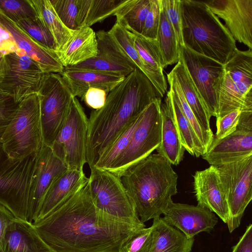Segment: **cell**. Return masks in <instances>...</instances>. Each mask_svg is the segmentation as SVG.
<instances>
[{"label": "cell", "instance_id": "49", "mask_svg": "<svg viewBox=\"0 0 252 252\" xmlns=\"http://www.w3.org/2000/svg\"><path fill=\"white\" fill-rule=\"evenodd\" d=\"M16 218L8 209L0 204V242L8 226Z\"/></svg>", "mask_w": 252, "mask_h": 252}, {"label": "cell", "instance_id": "28", "mask_svg": "<svg viewBox=\"0 0 252 252\" xmlns=\"http://www.w3.org/2000/svg\"><path fill=\"white\" fill-rule=\"evenodd\" d=\"M153 239L150 252H190L194 238H188L162 218L153 220Z\"/></svg>", "mask_w": 252, "mask_h": 252}, {"label": "cell", "instance_id": "1", "mask_svg": "<svg viewBox=\"0 0 252 252\" xmlns=\"http://www.w3.org/2000/svg\"><path fill=\"white\" fill-rule=\"evenodd\" d=\"M32 223L54 252H120L124 242L143 228L98 209L89 179L46 217Z\"/></svg>", "mask_w": 252, "mask_h": 252}, {"label": "cell", "instance_id": "21", "mask_svg": "<svg viewBox=\"0 0 252 252\" xmlns=\"http://www.w3.org/2000/svg\"><path fill=\"white\" fill-rule=\"evenodd\" d=\"M0 22L11 32L20 50L36 62L44 73L61 74L64 69L57 52L37 42L29 34L0 12Z\"/></svg>", "mask_w": 252, "mask_h": 252}, {"label": "cell", "instance_id": "8", "mask_svg": "<svg viewBox=\"0 0 252 252\" xmlns=\"http://www.w3.org/2000/svg\"><path fill=\"white\" fill-rule=\"evenodd\" d=\"M161 99H157L141 112L139 122L123 153L108 171L121 177L129 167L146 158L161 142Z\"/></svg>", "mask_w": 252, "mask_h": 252}, {"label": "cell", "instance_id": "46", "mask_svg": "<svg viewBox=\"0 0 252 252\" xmlns=\"http://www.w3.org/2000/svg\"><path fill=\"white\" fill-rule=\"evenodd\" d=\"M107 93L104 90L92 88L85 94L83 99L86 104L94 110L101 108L104 105Z\"/></svg>", "mask_w": 252, "mask_h": 252}, {"label": "cell", "instance_id": "39", "mask_svg": "<svg viewBox=\"0 0 252 252\" xmlns=\"http://www.w3.org/2000/svg\"><path fill=\"white\" fill-rule=\"evenodd\" d=\"M0 12L15 23L38 16L30 0H0Z\"/></svg>", "mask_w": 252, "mask_h": 252}, {"label": "cell", "instance_id": "43", "mask_svg": "<svg viewBox=\"0 0 252 252\" xmlns=\"http://www.w3.org/2000/svg\"><path fill=\"white\" fill-rule=\"evenodd\" d=\"M161 0H150V8L145 21L141 35L157 39L160 19Z\"/></svg>", "mask_w": 252, "mask_h": 252}, {"label": "cell", "instance_id": "22", "mask_svg": "<svg viewBox=\"0 0 252 252\" xmlns=\"http://www.w3.org/2000/svg\"><path fill=\"white\" fill-rule=\"evenodd\" d=\"M0 252H54L38 234L32 223L16 218L0 242Z\"/></svg>", "mask_w": 252, "mask_h": 252}, {"label": "cell", "instance_id": "27", "mask_svg": "<svg viewBox=\"0 0 252 252\" xmlns=\"http://www.w3.org/2000/svg\"><path fill=\"white\" fill-rule=\"evenodd\" d=\"M171 71L175 76L187 103L202 128L213 137L210 124L211 117L180 56L179 62Z\"/></svg>", "mask_w": 252, "mask_h": 252}, {"label": "cell", "instance_id": "37", "mask_svg": "<svg viewBox=\"0 0 252 252\" xmlns=\"http://www.w3.org/2000/svg\"><path fill=\"white\" fill-rule=\"evenodd\" d=\"M133 34L134 48L142 60L155 71L163 74L165 66L157 40L146 38L141 34Z\"/></svg>", "mask_w": 252, "mask_h": 252}, {"label": "cell", "instance_id": "40", "mask_svg": "<svg viewBox=\"0 0 252 252\" xmlns=\"http://www.w3.org/2000/svg\"><path fill=\"white\" fill-rule=\"evenodd\" d=\"M153 239V227L137 230L123 244L120 252H150Z\"/></svg>", "mask_w": 252, "mask_h": 252}, {"label": "cell", "instance_id": "42", "mask_svg": "<svg viewBox=\"0 0 252 252\" xmlns=\"http://www.w3.org/2000/svg\"><path fill=\"white\" fill-rule=\"evenodd\" d=\"M161 3L166 18L174 30L179 46H184L181 0H161Z\"/></svg>", "mask_w": 252, "mask_h": 252}, {"label": "cell", "instance_id": "3", "mask_svg": "<svg viewBox=\"0 0 252 252\" xmlns=\"http://www.w3.org/2000/svg\"><path fill=\"white\" fill-rule=\"evenodd\" d=\"M178 175L171 164L151 154L121 176L127 195L142 222L160 217L177 193Z\"/></svg>", "mask_w": 252, "mask_h": 252}, {"label": "cell", "instance_id": "45", "mask_svg": "<svg viewBox=\"0 0 252 252\" xmlns=\"http://www.w3.org/2000/svg\"><path fill=\"white\" fill-rule=\"evenodd\" d=\"M19 102H15L10 96L0 100V143L7 127L15 115Z\"/></svg>", "mask_w": 252, "mask_h": 252}, {"label": "cell", "instance_id": "14", "mask_svg": "<svg viewBox=\"0 0 252 252\" xmlns=\"http://www.w3.org/2000/svg\"><path fill=\"white\" fill-rule=\"evenodd\" d=\"M67 169L51 148L43 144L36 159L30 187L27 210V220L29 222L36 220L50 187Z\"/></svg>", "mask_w": 252, "mask_h": 252}, {"label": "cell", "instance_id": "36", "mask_svg": "<svg viewBox=\"0 0 252 252\" xmlns=\"http://www.w3.org/2000/svg\"><path fill=\"white\" fill-rule=\"evenodd\" d=\"M167 81L175 94L178 103L184 115L191 125L193 131L206 153L213 137L208 134L198 123L195 115L187 103L180 85L173 73L171 71L167 74Z\"/></svg>", "mask_w": 252, "mask_h": 252}, {"label": "cell", "instance_id": "38", "mask_svg": "<svg viewBox=\"0 0 252 252\" xmlns=\"http://www.w3.org/2000/svg\"><path fill=\"white\" fill-rule=\"evenodd\" d=\"M16 24L37 42L58 53L59 48L54 37L38 16L21 20Z\"/></svg>", "mask_w": 252, "mask_h": 252}, {"label": "cell", "instance_id": "9", "mask_svg": "<svg viewBox=\"0 0 252 252\" xmlns=\"http://www.w3.org/2000/svg\"><path fill=\"white\" fill-rule=\"evenodd\" d=\"M89 180L93 200L98 209L126 223L146 227L120 177L108 171L93 168Z\"/></svg>", "mask_w": 252, "mask_h": 252}, {"label": "cell", "instance_id": "44", "mask_svg": "<svg viewBox=\"0 0 252 252\" xmlns=\"http://www.w3.org/2000/svg\"><path fill=\"white\" fill-rule=\"evenodd\" d=\"M241 113L240 109H236L222 117L216 118L217 131L213 137L221 139L234 131L237 126Z\"/></svg>", "mask_w": 252, "mask_h": 252}, {"label": "cell", "instance_id": "2", "mask_svg": "<svg viewBox=\"0 0 252 252\" xmlns=\"http://www.w3.org/2000/svg\"><path fill=\"white\" fill-rule=\"evenodd\" d=\"M162 97L138 68L109 92L104 106L92 111L88 119L86 158L90 169L131 122Z\"/></svg>", "mask_w": 252, "mask_h": 252}, {"label": "cell", "instance_id": "41", "mask_svg": "<svg viewBox=\"0 0 252 252\" xmlns=\"http://www.w3.org/2000/svg\"><path fill=\"white\" fill-rule=\"evenodd\" d=\"M49 0L58 16L67 28L72 31L78 29L77 0Z\"/></svg>", "mask_w": 252, "mask_h": 252}, {"label": "cell", "instance_id": "20", "mask_svg": "<svg viewBox=\"0 0 252 252\" xmlns=\"http://www.w3.org/2000/svg\"><path fill=\"white\" fill-rule=\"evenodd\" d=\"M252 84L233 82L224 68L214 84L218 116L240 109L241 112L252 111Z\"/></svg>", "mask_w": 252, "mask_h": 252}, {"label": "cell", "instance_id": "33", "mask_svg": "<svg viewBox=\"0 0 252 252\" xmlns=\"http://www.w3.org/2000/svg\"><path fill=\"white\" fill-rule=\"evenodd\" d=\"M30 0L38 16L54 37L59 51L71 38L74 31L69 29L62 23L49 0Z\"/></svg>", "mask_w": 252, "mask_h": 252}, {"label": "cell", "instance_id": "48", "mask_svg": "<svg viewBox=\"0 0 252 252\" xmlns=\"http://www.w3.org/2000/svg\"><path fill=\"white\" fill-rule=\"evenodd\" d=\"M231 252H252V224L248 225Z\"/></svg>", "mask_w": 252, "mask_h": 252}, {"label": "cell", "instance_id": "32", "mask_svg": "<svg viewBox=\"0 0 252 252\" xmlns=\"http://www.w3.org/2000/svg\"><path fill=\"white\" fill-rule=\"evenodd\" d=\"M150 8V0H126L114 14L116 23L133 33L141 34Z\"/></svg>", "mask_w": 252, "mask_h": 252}, {"label": "cell", "instance_id": "17", "mask_svg": "<svg viewBox=\"0 0 252 252\" xmlns=\"http://www.w3.org/2000/svg\"><path fill=\"white\" fill-rule=\"evenodd\" d=\"M204 1L215 15L224 20L234 39L252 50V0Z\"/></svg>", "mask_w": 252, "mask_h": 252}, {"label": "cell", "instance_id": "15", "mask_svg": "<svg viewBox=\"0 0 252 252\" xmlns=\"http://www.w3.org/2000/svg\"><path fill=\"white\" fill-rule=\"evenodd\" d=\"M180 56L197 88L210 117L218 116L214 84L223 65L186 46H179Z\"/></svg>", "mask_w": 252, "mask_h": 252}, {"label": "cell", "instance_id": "5", "mask_svg": "<svg viewBox=\"0 0 252 252\" xmlns=\"http://www.w3.org/2000/svg\"><path fill=\"white\" fill-rule=\"evenodd\" d=\"M1 144L5 152L13 158L39 153L43 142L37 94H30L19 102L15 115L2 136Z\"/></svg>", "mask_w": 252, "mask_h": 252}, {"label": "cell", "instance_id": "4", "mask_svg": "<svg viewBox=\"0 0 252 252\" xmlns=\"http://www.w3.org/2000/svg\"><path fill=\"white\" fill-rule=\"evenodd\" d=\"M182 38L190 50L224 64L236 41L204 1L181 0Z\"/></svg>", "mask_w": 252, "mask_h": 252}, {"label": "cell", "instance_id": "7", "mask_svg": "<svg viewBox=\"0 0 252 252\" xmlns=\"http://www.w3.org/2000/svg\"><path fill=\"white\" fill-rule=\"evenodd\" d=\"M37 95L43 144L51 147L67 115L71 92L59 73H45Z\"/></svg>", "mask_w": 252, "mask_h": 252}, {"label": "cell", "instance_id": "35", "mask_svg": "<svg viewBox=\"0 0 252 252\" xmlns=\"http://www.w3.org/2000/svg\"><path fill=\"white\" fill-rule=\"evenodd\" d=\"M141 113L131 122L109 148L100 156L93 168L106 171H108L110 169L116 159L126 148L139 122Z\"/></svg>", "mask_w": 252, "mask_h": 252}, {"label": "cell", "instance_id": "12", "mask_svg": "<svg viewBox=\"0 0 252 252\" xmlns=\"http://www.w3.org/2000/svg\"><path fill=\"white\" fill-rule=\"evenodd\" d=\"M216 167L228 207L226 224L232 233L239 226L245 210L252 199V155Z\"/></svg>", "mask_w": 252, "mask_h": 252}, {"label": "cell", "instance_id": "29", "mask_svg": "<svg viewBox=\"0 0 252 252\" xmlns=\"http://www.w3.org/2000/svg\"><path fill=\"white\" fill-rule=\"evenodd\" d=\"M128 57L151 81L160 95L167 91V83L163 74L158 73L148 66L134 48V34L115 22L108 31Z\"/></svg>", "mask_w": 252, "mask_h": 252}, {"label": "cell", "instance_id": "30", "mask_svg": "<svg viewBox=\"0 0 252 252\" xmlns=\"http://www.w3.org/2000/svg\"><path fill=\"white\" fill-rule=\"evenodd\" d=\"M126 0H77L78 29L90 27L114 15Z\"/></svg>", "mask_w": 252, "mask_h": 252}, {"label": "cell", "instance_id": "25", "mask_svg": "<svg viewBox=\"0 0 252 252\" xmlns=\"http://www.w3.org/2000/svg\"><path fill=\"white\" fill-rule=\"evenodd\" d=\"M97 53L95 32L88 26L75 31L68 42L58 52L64 67L77 64Z\"/></svg>", "mask_w": 252, "mask_h": 252}, {"label": "cell", "instance_id": "47", "mask_svg": "<svg viewBox=\"0 0 252 252\" xmlns=\"http://www.w3.org/2000/svg\"><path fill=\"white\" fill-rule=\"evenodd\" d=\"M19 50L11 32L0 22V53L4 56Z\"/></svg>", "mask_w": 252, "mask_h": 252}, {"label": "cell", "instance_id": "23", "mask_svg": "<svg viewBox=\"0 0 252 252\" xmlns=\"http://www.w3.org/2000/svg\"><path fill=\"white\" fill-rule=\"evenodd\" d=\"M88 179L83 170L68 169L50 187L43 199L36 221L44 218L78 191Z\"/></svg>", "mask_w": 252, "mask_h": 252}, {"label": "cell", "instance_id": "26", "mask_svg": "<svg viewBox=\"0 0 252 252\" xmlns=\"http://www.w3.org/2000/svg\"><path fill=\"white\" fill-rule=\"evenodd\" d=\"M161 116V142L156 150L171 165H177L183 160L185 148L182 145L168 99L160 104Z\"/></svg>", "mask_w": 252, "mask_h": 252}, {"label": "cell", "instance_id": "34", "mask_svg": "<svg viewBox=\"0 0 252 252\" xmlns=\"http://www.w3.org/2000/svg\"><path fill=\"white\" fill-rule=\"evenodd\" d=\"M157 40L165 67L177 63L180 60L179 46L174 30L166 18L161 0Z\"/></svg>", "mask_w": 252, "mask_h": 252}, {"label": "cell", "instance_id": "6", "mask_svg": "<svg viewBox=\"0 0 252 252\" xmlns=\"http://www.w3.org/2000/svg\"><path fill=\"white\" fill-rule=\"evenodd\" d=\"M38 154L13 158L0 143V204L19 219L27 220L30 187Z\"/></svg>", "mask_w": 252, "mask_h": 252}, {"label": "cell", "instance_id": "13", "mask_svg": "<svg viewBox=\"0 0 252 252\" xmlns=\"http://www.w3.org/2000/svg\"><path fill=\"white\" fill-rule=\"evenodd\" d=\"M95 34L96 56L64 69L92 70L126 77L137 68L108 31H99Z\"/></svg>", "mask_w": 252, "mask_h": 252}, {"label": "cell", "instance_id": "16", "mask_svg": "<svg viewBox=\"0 0 252 252\" xmlns=\"http://www.w3.org/2000/svg\"><path fill=\"white\" fill-rule=\"evenodd\" d=\"M252 155V123L239 120L236 129L221 139L213 137L202 156L211 165L241 160Z\"/></svg>", "mask_w": 252, "mask_h": 252}, {"label": "cell", "instance_id": "18", "mask_svg": "<svg viewBox=\"0 0 252 252\" xmlns=\"http://www.w3.org/2000/svg\"><path fill=\"white\" fill-rule=\"evenodd\" d=\"M163 215L167 223L176 227L189 239L202 232H211L218 223L214 213L198 204L194 206L172 201Z\"/></svg>", "mask_w": 252, "mask_h": 252}, {"label": "cell", "instance_id": "10", "mask_svg": "<svg viewBox=\"0 0 252 252\" xmlns=\"http://www.w3.org/2000/svg\"><path fill=\"white\" fill-rule=\"evenodd\" d=\"M88 118L78 99L73 97L65 121L51 147L68 169L83 170L87 163Z\"/></svg>", "mask_w": 252, "mask_h": 252}, {"label": "cell", "instance_id": "50", "mask_svg": "<svg viewBox=\"0 0 252 252\" xmlns=\"http://www.w3.org/2000/svg\"><path fill=\"white\" fill-rule=\"evenodd\" d=\"M8 96H9L0 91V100Z\"/></svg>", "mask_w": 252, "mask_h": 252}, {"label": "cell", "instance_id": "24", "mask_svg": "<svg viewBox=\"0 0 252 252\" xmlns=\"http://www.w3.org/2000/svg\"><path fill=\"white\" fill-rule=\"evenodd\" d=\"M60 74L73 96L82 99L87 90L92 88L103 90L108 94L125 78L95 71L65 69Z\"/></svg>", "mask_w": 252, "mask_h": 252}, {"label": "cell", "instance_id": "51", "mask_svg": "<svg viewBox=\"0 0 252 252\" xmlns=\"http://www.w3.org/2000/svg\"><path fill=\"white\" fill-rule=\"evenodd\" d=\"M2 57H3L2 55L0 53V62L1 61Z\"/></svg>", "mask_w": 252, "mask_h": 252}, {"label": "cell", "instance_id": "31", "mask_svg": "<svg viewBox=\"0 0 252 252\" xmlns=\"http://www.w3.org/2000/svg\"><path fill=\"white\" fill-rule=\"evenodd\" d=\"M182 145L191 155L198 158L205 151L195 136L192 128L180 108L177 97L170 88L166 96Z\"/></svg>", "mask_w": 252, "mask_h": 252}, {"label": "cell", "instance_id": "19", "mask_svg": "<svg viewBox=\"0 0 252 252\" xmlns=\"http://www.w3.org/2000/svg\"><path fill=\"white\" fill-rule=\"evenodd\" d=\"M193 188L198 204L215 213L224 222L229 218V210L219 173L216 166L211 165L193 176Z\"/></svg>", "mask_w": 252, "mask_h": 252}, {"label": "cell", "instance_id": "11", "mask_svg": "<svg viewBox=\"0 0 252 252\" xmlns=\"http://www.w3.org/2000/svg\"><path fill=\"white\" fill-rule=\"evenodd\" d=\"M44 74L23 50L7 54L0 62V91L19 102L37 94Z\"/></svg>", "mask_w": 252, "mask_h": 252}]
</instances>
